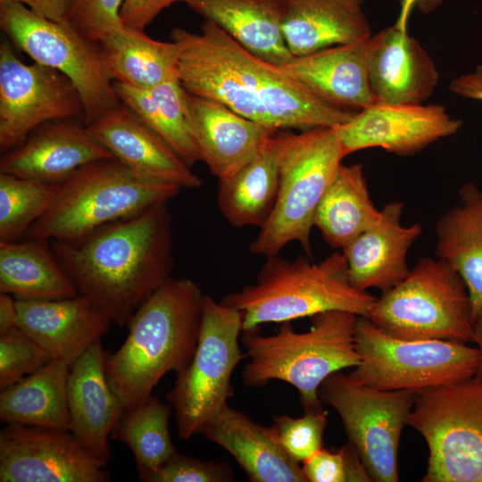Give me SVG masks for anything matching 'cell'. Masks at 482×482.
Wrapping results in <instances>:
<instances>
[{
	"label": "cell",
	"instance_id": "cell-1",
	"mask_svg": "<svg viewBox=\"0 0 482 482\" xmlns=\"http://www.w3.org/2000/svg\"><path fill=\"white\" fill-rule=\"evenodd\" d=\"M179 80L188 93L213 99L277 129L335 128L356 112L333 106L278 71L212 21L200 33L176 28Z\"/></svg>",
	"mask_w": 482,
	"mask_h": 482
},
{
	"label": "cell",
	"instance_id": "cell-2",
	"mask_svg": "<svg viewBox=\"0 0 482 482\" xmlns=\"http://www.w3.org/2000/svg\"><path fill=\"white\" fill-rule=\"evenodd\" d=\"M51 245L78 293L120 327L171 278L174 265L168 203Z\"/></svg>",
	"mask_w": 482,
	"mask_h": 482
},
{
	"label": "cell",
	"instance_id": "cell-3",
	"mask_svg": "<svg viewBox=\"0 0 482 482\" xmlns=\"http://www.w3.org/2000/svg\"><path fill=\"white\" fill-rule=\"evenodd\" d=\"M205 295L187 278H170L133 313L123 344L105 354L107 378L120 404L133 408L170 371H182L197 345Z\"/></svg>",
	"mask_w": 482,
	"mask_h": 482
},
{
	"label": "cell",
	"instance_id": "cell-4",
	"mask_svg": "<svg viewBox=\"0 0 482 482\" xmlns=\"http://www.w3.org/2000/svg\"><path fill=\"white\" fill-rule=\"evenodd\" d=\"M376 300L351 284L346 259L342 252H335L318 262L306 254L293 261L267 257L254 283L220 302L241 313L244 331L329 311L368 318Z\"/></svg>",
	"mask_w": 482,
	"mask_h": 482
},
{
	"label": "cell",
	"instance_id": "cell-5",
	"mask_svg": "<svg viewBox=\"0 0 482 482\" xmlns=\"http://www.w3.org/2000/svg\"><path fill=\"white\" fill-rule=\"evenodd\" d=\"M358 315L329 311L312 317L310 329L296 332L291 321L282 322L273 335H261L259 328L241 335L249 362L243 382L263 387L271 380L295 386L304 411L323 409L318 391L331 374L355 367L360 361L355 343Z\"/></svg>",
	"mask_w": 482,
	"mask_h": 482
},
{
	"label": "cell",
	"instance_id": "cell-6",
	"mask_svg": "<svg viewBox=\"0 0 482 482\" xmlns=\"http://www.w3.org/2000/svg\"><path fill=\"white\" fill-rule=\"evenodd\" d=\"M180 187L143 179L115 158L92 162L59 184L28 238L76 241L96 229L168 203Z\"/></svg>",
	"mask_w": 482,
	"mask_h": 482
},
{
	"label": "cell",
	"instance_id": "cell-7",
	"mask_svg": "<svg viewBox=\"0 0 482 482\" xmlns=\"http://www.w3.org/2000/svg\"><path fill=\"white\" fill-rule=\"evenodd\" d=\"M279 185L273 210L249 245L253 254L278 255L297 242L311 258L316 209L346 156L334 128L277 134Z\"/></svg>",
	"mask_w": 482,
	"mask_h": 482
},
{
	"label": "cell",
	"instance_id": "cell-8",
	"mask_svg": "<svg viewBox=\"0 0 482 482\" xmlns=\"http://www.w3.org/2000/svg\"><path fill=\"white\" fill-rule=\"evenodd\" d=\"M386 334L409 340H473V314L461 275L437 258H421L409 275L377 298L368 317Z\"/></svg>",
	"mask_w": 482,
	"mask_h": 482
},
{
	"label": "cell",
	"instance_id": "cell-9",
	"mask_svg": "<svg viewBox=\"0 0 482 482\" xmlns=\"http://www.w3.org/2000/svg\"><path fill=\"white\" fill-rule=\"evenodd\" d=\"M242 332L237 309L204 295L196 348L167 394L180 439L201 433L229 406L234 395L232 375L245 357L239 345Z\"/></svg>",
	"mask_w": 482,
	"mask_h": 482
},
{
	"label": "cell",
	"instance_id": "cell-10",
	"mask_svg": "<svg viewBox=\"0 0 482 482\" xmlns=\"http://www.w3.org/2000/svg\"><path fill=\"white\" fill-rule=\"evenodd\" d=\"M354 337L360 361L350 376L380 390L418 392L461 382L475 376L480 362L478 348L467 343L395 337L362 316Z\"/></svg>",
	"mask_w": 482,
	"mask_h": 482
},
{
	"label": "cell",
	"instance_id": "cell-11",
	"mask_svg": "<svg viewBox=\"0 0 482 482\" xmlns=\"http://www.w3.org/2000/svg\"><path fill=\"white\" fill-rule=\"evenodd\" d=\"M407 425L428 447L422 482H482V380L416 392Z\"/></svg>",
	"mask_w": 482,
	"mask_h": 482
},
{
	"label": "cell",
	"instance_id": "cell-12",
	"mask_svg": "<svg viewBox=\"0 0 482 482\" xmlns=\"http://www.w3.org/2000/svg\"><path fill=\"white\" fill-rule=\"evenodd\" d=\"M0 28L34 62L65 75L79 93L85 125L120 105L97 42L70 21L46 19L19 3L0 4Z\"/></svg>",
	"mask_w": 482,
	"mask_h": 482
},
{
	"label": "cell",
	"instance_id": "cell-13",
	"mask_svg": "<svg viewBox=\"0 0 482 482\" xmlns=\"http://www.w3.org/2000/svg\"><path fill=\"white\" fill-rule=\"evenodd\" d=\"M318 395L337 412L371 480L398 481L400 438L416 392L377 389L340 370L322 382Z\"/></svg>",
	"mask_w": 482,
	"mask_h": 482
},
{
	"label": "cell",
	"instance_id": "cell-14",
	"mask_svg": "<svg viewBox=\"0 0 482 482\" xmlns=\"http://www.w3.org/2000/svg\"><path fill=\"white\" fill-rule=\"evenodd\" d=\"M84 116L73 83L60 71L25 64L7 41L0 45V147L7 152L46 122Z\"/></svg>",
	"mask_w": 482,
	"mask_h": 482
},
{
	"label": "cell",
	"instance_id": "cell-15",
	"mask_svg": "<svg viewBox=\"0 0 482 482\" xmlns=\"http://www.w3.org/2000/svg\"><path fill=\"white\" fill-rule=\"evenodd\" d=\"M106 464L70 430L8 423L0 432L1 482H106Z\"/></svg>",
	"mask_w": 482,
	"mask_h": 482
},
{
	"label": "cell",
	"instance_id": "cell-16",
	"mask_svg": "<svg viewBox=\"0 0 482 482\" xmlns=\"http://www.w3.org/2000/svg\"><path fill=\"white\" fill-rule=\"evenodd\" d=\"M461 126L440 104H374L334 129L345 155L379 147L407 156L456 134Z\"/></svg>",
	"mask_w": 482,
	"mask_h": 482
},
{
	"label": "cell",
	"instance_id": "cell-17",
	"mask_svg": "<svg viewBox=\"0 0 482 482\" xmlns=\"http://www.w3.org/2000/svg\"><path fill=\"white\" fill-rule=\"evenodd\" d=\"M87 128L116 160L137 176L180 188L202 186L190 166L123 104Z\"/></svg>",
	"mask_w": 482,
	"mask_h": 482
},
{
	"label": "cell",
	"instance_id": "cell-18",
	"mask_svg": "<svg viewBox=\"0 0 482 482\" xmlns=\"http://www.w3.org/2000/svg\"><path fill=\"white\" fill-rule=\"evenodd\" d=\"M33 132L2 156L0 172L60 184L86 164L114 158L86 125L61 120L46 122Z\"/></svg>",
	"mask_w": 482,
	"mask_h": 482
},
{
	"label": "cell",
	"instance_id": "cell-19",
	"mask_svg": "<svg viewBox=\"0 0 482 482\" xmlns=\"http://www.w3.org/2000/svg\"><path fill=\"white\" fill-rule=\"evenodd\" d=\"M17 326L40 345L51 361L72 363L112 323L82 295L54 300H18Z\"/></svg>",
	"mask_w": 482,
	"mask_h": 482
},
{
	"label": "cell",
	"instance_id": "cell-20",
	"mask_svg": "<svg viewBox=\"0 0 482 482\" xmlns=\"http://www.w3.org/2000/svg\"><path fill=\"white\" fill-rule=\"evenodd\" d=\"M368 78L374 104H422L438 83L436 64L407 30L395 24L370 38Z\"/></svg>",
	"mask_w": 482,
	"mask_h": 482
},
{
	"label": "cell",
	"instance_id": "cell-21",
	"mask_svg": "<svg viewBox=\"0 0 482 482\" xmlns=\"http://www.w3.org/2000/svg\"><path fill=\"white\" fill-rule=\"evenodd\" d=\"M186 96L201 161L218 179L237 172L278 131L240 115L220 102L187 91Z\"/></svg>",
	"mask_w": 482,
	"mask_h": 482
},
{
	"label": "cell",
	"instance_id": "cell-22",
	"mask_svg": "<svg viewBox=\"0 0 482 482\" xmlns=\"http://www.w3.org/2000/svg\"><path fill=\"white\" fill-rule=\"evenodd\" d=\"M403 204L393 201L383 206L378 221L342 250L351 284L357 289L386 292L410 273L407 254L422 234L420 224H402Z\"/></svg>",
	"mask_w": 482,
	"mask_h": 482
},
{
	"label": "cell",
	"instance_id": "cell-23",
	"mask_svg": "<svg viewBox=\"0 0 482 482\" xmlns=\"http://www.w3.org/2000/svg\"><path fill=\"white\" fill-rule=\"evenodd\" d=\"M370 37L295 56L283 65H271L324 102L360 111L374 104L368 78Z\"/></svg>",
	"mask_w": 482,
	"mask_h": 482
},
{
	"label": "cell",
	"instance_id": "cell-24",
	"mask_svg": "<svg viewBox=\"0 0 482 482\" xmlns=\"http://www.w3.org/2000/svg\"><path fill=\"white\" fill-rule=\"evenodd\" d=\"M101 339L70 367L67 400L70 431L91 453L108 461L109 436L124 411L107 378Z\"/></svg>",
	"mask_w": 482,
	"mask_h": 482
},
{
	"label": "cell",
	"instance_id": "cell-25",
	"mask_svg": "<svg viewBox=\"0 0 482 482\" xmlns=\"http://www.w3.org/2000/svg\"><path fill=\"white\" fill-rule=\"evenodd\" d=\"M200 434L229 453L252 482H307L272 425L262 426L228 406Z\"/></svg>",
	"mask_w": 482,
	"mask_h": 482
},
{
	"label": "cell",
	"instance_id": "cell-26",
	"mask_svg": "<svg viewBox=\"0 0 482 482\" xmlns=\"http://www.w3.org/2000/svg\"><path fill=\"white\" fill-rule=\"evenodd\" d=\"M285 42L294 56L371 37L362 0H279Z\"/></svg>",
	"mask_w": 482,
	"mask_h": 482
},
{
	"label": "cell",
	"instance_id": "cell-27",
	"mask_svg": "<svg viewBox=\"0 0 482 482\" xmlns=\"http://www.w3.org/2000/svg\"><path fill=\"white\" fill-rule=\"evenodd\" d=\"M184 3L270 64L283 65L295 57L284 39L279 0H185Z\"/></svg>",
	"mask_w": 482,
	"mask_h": 482
},
{
	"label": "cell",
	"instance_id": "cell-28",
	"mask_svg": "<svg viewBox=\"0 0 482 482\" xmlns=\"http://www.w3.org/2000/svg\"><path fill=\"white\" fill-rule=\"evenodd\" d=\"M458 197V204L436 225L435 253L464 280L474 320L482 307V189L473 182L465 183Z\"/></svg>",
	"mask_w": 482,
	"mask_h": 482
},
{
	"label": "cell",
	"instance_id": "cell-29",
	"mask_svg": "<svg viewBox=\"0 0 482 482\" xmlns=\"http://www.w3.org/2000/svg\"><path fill=\"white\" fill-rule=\"evenodd\" d=\"M277 134L237 172L219 179L218 208L235 228L254 226L260 229L273 210L279 185Z\"/></svg>",
	"mask_w": 482,
	"mask_h": 482
},
{
	"label": "cell",
	"instance_id": "cell-30",
	"mask_svg": "<svg viewBox=\"0 0 482 482\" xmlns=\"http://www.w3.org/2000/svg\"><path fill=\"white\" fill-rule=\"evenodd\" d=\"M0 293L18 300H54L79 295L51 241H0Z\"/></svg>",
	"mask_w": 482,
	"mask_h": 482
},
{
	"label": "cell",
	"instance_id": "cell-31",
	"mask_svg": "<svg viewBox=\"0 0 482 482\" xmlns=\"http://www.w3.org/2000/svg\"><path fill=\"white\" fill-rule=\"evenodd\" d=\"M105 68L115 81L151 88L179 79V46L124 25L98 42Z\"/></svg>",
	"mask_w": 482,
	"mask_h": 482
},
{
	"label": "cell",
	"instance_id": "cell-32",
	"mask_svg": "<svg viewBox=\"0 0 482 482\" xmlns=\"http://www.w3.org/2000/svg\"><path fill=\"white\" fill-rule=\"evenodd\" d=\"M69 371L68 364L50 361L37 371L1 390V420L70 430L67 400Z\"/></svg>",
	"mask_w": 482,
	"mask_h": 482
},
{
	"label": "cell",
	"instance_id": "cell-33",
	"mask_svg": "<svg viewBox=\"0 0 482 482\" xmlns=\"http://www.w3.org/2000/svg\"><path fill=\"white\" fill-rule=\"evenodd\" d=\"M380 216L361 163L340 164L316 209L313 227L331 247L343 250Z\"/></svg>",
	"mask_w": 482,
	"mask_h": 482
},
{
	"label": "cell",
	"instance_id": "cell-34",
	"mask_svg": "<svg viewBox=\"0 0 482 482\" xmlns=\"http://www.w3.org/2000/svg\"><path fill=\"white\" fill-rule=\"evenodd\" d=\"M115 93L126 107L155 132L185 162L201 161L188 114L186 90L179 79L151 88L113 82Z\"/></svg>",
	"mask_w": 482,
	"mask_h": 482
},
{
	"label": "cell",
	"instance_id": "cell-35",
	"mask_svg": "<svg viewBox=\"0 0 482 482\" xmlns=\"http://www.w3.org/2000/svg\"><path fill=\"white\" fill-rule=\"evenodd\" d=\"M173 408L151 395L142 403L124 410L111 436L131 451L138 478L146 482L177 451L170 432Z\"/></svg>",
	"mask_w": 482,
	"mask_h": 482
},
{
	"label": "cell",
	"instance_id": "cell-36",
	"mask_svg": "<svg viewBox=\"0 0 482 482\" xmlns=\"http://www.w3.org/2000/svg\"><path fill=\"white\" fill-rule=\"evenodd\" d=\"M59 184L0 172V241H16L51 205Z\"/></svg>",
	"mask_w": 482,
	"mask_h": 482
},
{
	"label": "cell",
	"instance_id": "cell-37",
	"mask_svg": "<svg viewBox=\"0 0 482 482\" xmlns=\"http://www.w3.org/2000/svg\"><path fill=\"white\" fill-rule=\"evenodd\" d=\"M327 424L328 412L321 409L304 411L300 418L276 416L272 426L286 452L303 463L322 447Z\"/></svg>",
	"mask_w": 482,
	"mask_h": 482
},
{
	"label": "cell",
	"instance_id": "cell-38",
	"mask_svg": "<svg viewBox=\"0 0 482 482\" xmlns=\"http://www.w3.org/2000/svg\"><path fill=\"white\" fill-rule=\"evenodd\" d=\"M50 361L46 351L20 328L0 334V389L37 371Z\"/></svg>",
	"mask_w": 482,
	"mask_h": 482
},
{
	"label": "cell",
	"instance_id": "cell-39",
	"mask_svg": "<svg viewBox=\"0 0 482 482\" xmlns=\"http://www.w3.org/2000/svg\"><path fill=\"white\" fill-rule=\"evenodd\" d=\"M307 482H370L371 478L349 442L335 450L321 447L303 462Z\"/></svg>",
	"mask_w": 482,
	"mask_h": 482
},
{
	"label": "cell",
	"instance_id": "cell-40",
	"mask_svg": "<svg viewBox=\"0 0 482 482\" xmlns=\"http://www.w3.org/2000/svg\"><path fill=\"white\" fill-rule=\"evenodd\" d=\"M234 479L233 470L226 462L204 461L176 453L146 482H231Z\"/></svg>",
	"mask_w": 482,
	"mask_h": 482
},
{
	"label": "cell",
	"instance_id": "cell-41",
	"mask_svg": "<svg viewBox=\"0 0 482 482\" xmlns=\"http://www.w3.org/2000/svg\"><path fill=\"white\" fill-rule=\"evenodd\" d=\"M123 1L75 0L70 22L98 43L106 34L124 27L120 15Z\"/></svg>",
	"mask_w": 482,
	"mask_h": 482
},
{
	"label": "cell",
	"instance_id": "cell-42",
	"mask_svg": "<svg viewBox=\"0 0 482 482\" xmlns=\"http://www.w3.org/2000/svg\"><path fill=\"white\" fill-rule=\"evenodd\" d=\"M185 0H124L120 9L122 23L129 28L145 30L158 14L177 2Z\"/></svg>",
	"mask_w": 482,
	"mask_h": 482
},
{
	"label": "cell",
	"instance_id": "cell-43",
	"mask_svg": "<svg viewBox=\"0 0 482 482\" xmlns=\"http://www.w3.org/2000/svg\"><path fill=\"white\" fill-rule=\"evenodd\" d=\"M75 0H0L4 3H19L34 12L54 21H70Z\"/></svg>",
	"mask_w": 482,
	"mask_h": 482
},
{
	"label": "cell",
	"instance_id": "cell-44",
	"mask_svg": "<svg viewBox=\"0 0 482 482\" xmlns=\"http://www.w3.org/2000/svg\"><path fill=\"white\" fill-rule=\"evenodd\" d=\"M448 88L458 96L482 102V64L453 79Z\"/></svg>",
	"mask_w": 482,
	"mask_h": 482
},
{
	"label": "cell",
	"instance_id": "cell-45",
	"mask_svg": "<svg viewBox=\"0 0 482 482\" xmlns=\"http://www.w3.org/2000/svg\"><path fill=\"white\" fill-rule=\"evenodd\" d=\"M17 322V299L12 295L0 293V334L18 327Z\"/></svg>",
	"mask_w": 482,
	"mask_h": 482
},
{
	"label": "cell",
	"instance_id": "cell-46",
	"mask_svg": "<svg viewBox=\"0 0 482 482\" xmlns=\"http://www.w3.org/2000/svg\"><path fill=\"white\" fill-rule=\"evenodd\" d=\"M401 4V12L395 23L403 30H407L408 20L411 12L417 8L424 13H428L436 9L443 0H399Z\"/></svg>",
	"mask_w": 482,
	"mask_h": 482
},
{
	"label": "cell",
	"instance_id": "cell-47",
	"mask_svg": "<svg viewBox=\"0 0 482 482\" xmlns=\"http://www.w3.org/2000/svg\"><path fill=\"white\" fill-rule=\"evenodd\" d=\"M473 343H476L480 353V362L475 378L482 380V307L473 320Z\"/></svg>",
	"mask_w": 482,
	"mask_h": 482
}]
</instances>
